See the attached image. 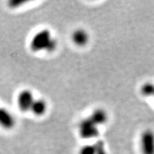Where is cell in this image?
Returning a JSON list of instances; mask_svg holds the SVG:
<instances>
[{
    "label": "cell",
    "mask_w": 154,
    "mask_h": 154,
    "mask_svg": "<svg viewBox=\"0 0 154 154\" xmlns=\"http://www.w3.org/2000/svg\"><path fill=\"white\" fill-rule=\"evenodd\" d=\"M57 47V42L50 31L43 29L34 34L30 42L31 49L34 52H51Z\"/></svg>",
    "instance_id": "cell-1"
},
{
    "label": "cell",
    "mask_w": 154,
    "mask_h": 154,
    "mask_svg": "<svg viewBox=\"0 0 154 154\" xmlns=\"http://www.w3.org/2000/svg\"><path fill=\"white\" fill-rule=\"evenodd\" d=\"M99 125L89 116L80 122L79 125V132L82 138L92 139L99 136Z\"/></svg>",
    "instance_id": "cell-2"
},
{
    "label": "cell",
    "mask_w": 154,
    "mask_h": 154,
    "mask_svg": "<svg viewBox=\"0 0 154 154\" xmlns=\"http://www.w3.org/2000/svg\"><path fill=\"white\" fill-rule=\"evenodd\" d=\"M140 149L142 154H154V132L147 129L140 137Z\"/></svg>",
    "instance_id": "cell-3"
},
{
    "label": "cell",
    "mask_w": 154,
    "mask_h": 154,
    "mask_svg": "<svg viewBox=\"0 0 154 154\" xmlns=\"http://www.w3.org/2000/svg\"><path fill=\"white\" fill-rule=\"evenodd\" d=\"M34 100L33 94L29 90H23L19 93L17 98V103L19 109L23 111L31 110Z\"/></svg>",
    "instance_id": "cell-4"
},
{
    "label": "cell",
    "mask_w": 154,
    "mask_h": 154,
    "mask_svg": "<svg viewBox=\"0 0 154 154\" xmlns=\"http://www.w3.org/2000/svg\"><path fill=\"white\" fill-rule=\"evenodd\" d=\"M15 124V119L6 108L0 107V126L6 129L11 128Z\"/></svg>",
    "instance_id": "cell-5"
},
{
    "label": "cell",
    "mask_w": 154,
    "mask_h": 154,
    "mask_svg": "<svg viewBox=\"0 0 154 154\" xmlns=\"http://www.w3.org/2000/svg\"><path fill=\"white\" fill-rule=\"evenodd\" d=\"M72 41L77 46L83 47L88 44L89 41V35L86 30L79 29L74 31L72 36Z\"/></svg>",
    "instance_id": "cell-6"
},
{
    "label": "cell",
    "mask_w": 154,
    "mask_h": 154,
    "mask_svg": "<svg viewBox=\"0 0 154 154\" xmlns=\"http://www.w3.org/2000/svg\"><path fill=\"white\" fill-rule=\"evenodd\" d=\"M47 109V103L43 99H35L31 108V111L36 116L44 114Z\"/></svg>",
    "instance_id": "cell-7"
},
{
    "label": "cell",
    "mask_w": 154,
    "mask_h": 154,
    "mask_svg": "<svg viewBox=\"0 0 154 154\" xmlns=\"http://www.w3.org/2000/svg\"><path fill=\"white\" fill-rule=\"evenodd\" d=\"M94 146L95 148L96 154H107L105 143L103 140H97L95 143H94Z\"/></svg>",
    "instance_id": "cell-8"
},
{
    "label": "cell",
    "mask_w": 154,
    "mask_h": 154,
    "mask_svg": "<svg viewBox=\"0 0 154 154\" xmlns=\"http://www.w3.org/2000/svg\"><path fill=\"white\" fill-rule=\"evenodd\" d=\"M79 154H96L94 144H87L80 149Z\"/></svg>",
    "instance_id": "cell-9"
},
{
    "label": "cell",
    "mask_w": 154,
    "mask_h": 154,
    "mask_svg": "<svg viewBox=\"0 0 154 154\" xmlns=\"http://www.w3.org/2000/svg\"><path fill=\"white\" fill-rule=\"evenodd\" d=\"M153 96V97H154V93H153V96Z\"/></svg>",
    "instance_id": "cell-10"
}]
</instances>
